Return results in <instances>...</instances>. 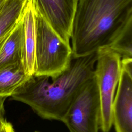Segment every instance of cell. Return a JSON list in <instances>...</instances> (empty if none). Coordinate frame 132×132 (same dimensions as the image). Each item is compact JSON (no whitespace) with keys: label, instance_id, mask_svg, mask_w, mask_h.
<instances>
[{"label":"cell","instance_id":"6da1fadb","mask_svg":"<svg viewBox=\"0 0 132 132\" xmlns=\"http://www.w3.org/2000/svg\"><path fill=\"white\" fill-rule=\"evenodd\" d=\"M96 58V52L72 58L68 68L54 77L34 75L11 96L43 119L61 121L80 90L94 76Z\"/></svg>","mask_w":132,"mask_h":132},{"label":"cell","instance_id":"7a4b0ae2","mask_svg":"<svg viewBox=\"0 0 132 132\" xmlns=\"http://www.w3.org/2000/svg\"><path fill=\"white\" fill-rule=\"evenodd\" d=\"M132 18V0H78L72 32L73 58L108 47Z\"/></svg>","mask_w":132,"mask_h":132},{"label":"cell","instance_id":"3957f363","mask_svg":"<svg viewBox=\"0 0 132 132\" xmlns=\"http://www.w3.org/2000/svg\"><path fill=\"white\" fill-rule=\"evenodd\" d=\"M35 27L34 75L56 77L69 66L73 58L71 45L59 37L35 8Z\"/></svg>","mask_w":132,"mask_h":132},{"label":"cell","instance_id":"277c9868","mask_svg":"<svg viewBox=\"0 0 132 132\" xmlns=\"http://www.w3.org/2000/svg\"><path fill=\"white\" fill-rule=\"evenodd\" d=\"M94 71L100 101V128L109 132L112 126V107L120 79L121 58L108 47L100 49Z\"/></svg>","mask_w":132,"mask_h":132},{"label":"cell","instance_id":"5b68a950","mask_svg":"<svg viewBox=\"0 0 132 132\" xmlns=\"http://www.w3.org/2000/svg\"><path fill=\"white\" fill-rule=\"evenodd\" d=\"M100 101L93 76L80 90L62 120L70 132H98Z\"/></svg>","mask_w":132,"mask_h":132},{"label":"cell","instance_id":"8992f818","mask_svg":"<svg viewBox=\"0 0 132 132\" xmlns=\"http://www.w3.org/2000/svg\"><path fill=\"white\" fill-rule=\"evenodd\" d=\"M112 116L116 132H132V59L121 60Z\"/></svg>","mask_w":132,"mask_h":132},{"label":"cell","instance_id":"52a82bcc","mask_svg":"<svg viewBox=\"0 0 132 132\" xmlns=\"http://www.w3.org/2000/svg\"><path fill=\"white\" fill-rule=\"evenodd\" d=\"M78 0H33L35 9L67 44L70 39Z\"/></svg>","mask_w":132,"mask_h":132},{"label":"cell","instance_id":"ba28073f","mask_svg":"<svg viewBox=\"0 0 132 132\" xmlns=\"http://www.w3.org/2000/svg\"><path fill=\"white\" fill-rule=\"evenodd\" d=\"M23 45L22 66L26 74L31 77L35 71V7L33 0H27L23 15Z\"/></svg>","mask_w":132,"mask_h":132},{"label":"cell","instance_id":"9c48e42d","mask_svg":"<svg viewBox=\"0 0 132 132\" xmlns=\"http://www.w3.org/2000/svg\"><path fill=\"white\" fill-rule=\"evenodd\" d=\"M23 42V24L22 15L0 51V69L11 65H22Z\"/></svg>","mask_w":132,"mask_h":132},{"label":"cell","instance_id":"30bf717a","mask_svg":"<svg viewBox=\"0 0 132 132\" xmlns=\"http://www.w3.org/2000/svg\"><path fill=\"white\" fill-rule=\"evenodd\" d=\"M30 77L21 65L8 66L0 69V97H7L12 94Z\"/></svg>","mask_w":132,"mask_h":132},{"label":"cell","instance_id":"8fae6325","mask_svg":"<svg viewBox=\"0 0 132 132\" xmlns=\"http://www.w3.org/2000/svg\"><path fill=\"white\" fill-rule=\"evenodd\" d=\"M27 0H6L0 12V38L21 18Z\"/></svg>","mask_w":132,"mask_h":132},{"label":"cell","instance_id":"7c38bea8","mask_svg":"<svg viewBox=\"0 0 132 132\" xmlns=\"http://www.w3.org/2000/svg\"><path fill=\"white\" fill-rule=\"evenodd\" d=\"M108 47L121 60L132 59V18L129 19Z\"/></svg>","mask_w":132,"mask_h":132},{"label":"cell","instance_id":"4fadbf2b","mask_svg":"<svg viewBox=\"0 0 132 132\" xmlns=\"http://www.w3.org/2000/svg\"><path fill=\"white\" fill-rule=\"evenodd\" d=\"M0 132H15V131L12 125L4 119L0 121Z\"/></svg>","mask_w":132,"mask_h":132},{"label":"cell","instance_id":"5bb4252c","mask_svg":"<svg viewBox=\"0 0 132 132\" xmlns=\"http://www.w3.org/2000/svg\"><path fill=\"white\" fill-rule=\"evenodd\" d=\"M5 97H0V121L4 119V116L5 113L4 109V102L5 101Z\"/></svg>","mask_w":132,"mask_h":132},{"label":"cell","instance_id":"9a60e30c","mask_svg":"<svg viewBox=\"0 0 132 132\" xmlns=\"http://www.w3.org/2000/svg\"><path fill=\"white\" fill-rule=\"evenodd\" d=\"M14 26H15V25H14ZM14 26H13V27H14ZM12 28L9 31H8L6 34H5L3 37H2L0 38V51H1V48H2V46H3V44H4V43H5V42L6 39L7 38L8 36H9L10 32H11V30L12 29Z\"/></svg>","mask_w":132,"mask_h":132},{"label":"cell","instance_id":"2e32d148","mask_svg":"<svg viewBox=\"0 0 132 132\" xmlns=\"http://www.w3.org/2000/svg\"><path fill=\"white\" fill-rule=\"evenodd\" d=\"M6 0H0V12L3 9Z\"/></svg>","mask_w":132,"mask_h":132}]
</instances>
